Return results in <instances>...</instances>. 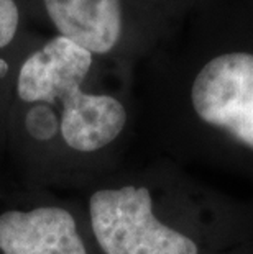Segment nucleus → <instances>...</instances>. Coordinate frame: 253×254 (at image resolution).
I'll use <instances>...</instances> for the list:
<instances>
[{"mask_svg": "<svg viewBox=\"0 0 253 254\" xmlns=\"http://www.w3.org/2000/svg\"><path fill=\"white\" fill-rule=\"evenodd\" d=\"M89 213L104 254H199L189 236L155 217L147 187L97 190L89 200Z\"/></svg>", "mask_w": 253, "mask_h": 254, "instance_id": "f257e3e1", "label": "nucleus"}, {"mask_svg": "<svg viewBox=\"0 0 253 254\" xmlns=\"http://www.w3.org/2000/svg\"><path fill=\"white\" fill-rule=\"evenodd\" d=\"M197 117L253 149V55L229 53L201 69L191 90Z\"/></svg>", "mask_w": 253, "mask_h": 254, "instance_id": "f03ea898", "label": "nucleus"}, {"mask_svg": "<svg viewBox=\"0 0 253 254\" xmlns=\"http://www.w3.org/2000/svg\"><path fill=\"white\" fill-rule=\"evenodd\" d=\"M90 66L92 55L59 35L21 64L18 97L30 104H61L69 94L81 89Z\"/></svg>", "mask_w": 253, "mask_h": 254, "instance_id": "7ed1b4c3", "label": "nucleus"}, {"mask_svg": "<svg viewBox=\"0 0 253 254\" xmlns=\"http://www.w3.org/2000/svg\"><path fill=\"white\" fill-rule=\"evenodd\" d=\"M2 254H87L76 220L68 210L38 207L0 215Z\"/></svg>", "mask_w": 253, "mask_h": 254, "instance_id": "20e7f679", "label": "nucleus"}, {"mask_svg": "<svg viewBox=\"0 0 253 254\" xmlns=\"http://www.w3.org/2000/svg\"><path fill=\"white\" fill-rule=\"evenodd\" d=\"M61 105L59 129L64 143L83 153L105 148L127 123L125 107L110 95L85 94L78 89L61 100Z\"/></svg>", "mask_w": 253, "mask_h": 254, "instance_id": "39448f33", "label": "nucleus"}, {"mask_svg": "<svg viewBox=\"0 0 253 254\" xmlns=\"http://www.w3.org/2000/svg\"><path fill=\"white\" fill-rule=\"evenodd\" d=\"M45 7L61 36L90 55H105L120 40V0H45Z\"/></svg>", "mask_w": 253, "mask_h": 254, "instance_id": "423d86ee", "label": "nucleus"}, {"mask_svg": "<svg viewBox=\"0 0 253 254\" xmlns=\"http://www.w3.org/2000/svg\"><path fill=\"white\" fill-rule=\"evenodd\" d=\"M25 127L35 139L46 141L51 139L59 129V123L56 120V115L51 112L48 105H38L33 107L25 118Z\"/></svg>", "mask_w": 253, "mask_h": 254, "instance_id": "0eeeda50", "label": "nucleus"}, {"mask_svg": "<svg viewBox=\"0 0 253 254\" xmlns=\"http://www.w3.org/2000/svg\"><path fill=\"white\" fill-rule=\"evenodd\" d=\"M18 28V8L13 0H0V48L12 43Z\"/></svg>", "mask_w": 253, "mask_h": 254, "instance_id": "6e6552de", "label": "nucleus"}, {"mask_svg": "<svg viewBox=\"0 0 253 254\" xmlns=\"http://www.w3.org/2000/svg\"><path fill=\"white\" fill-rule=\"evenodd\" d=\"M7 71H8L7 63H5L3 59H0V77H3V75L7 74Z\"/></svg>", "mask_w": 253, "mask_h": 254, "instance_id": "1a4fd4ad", "label": "nucleus"}]
</instances>
